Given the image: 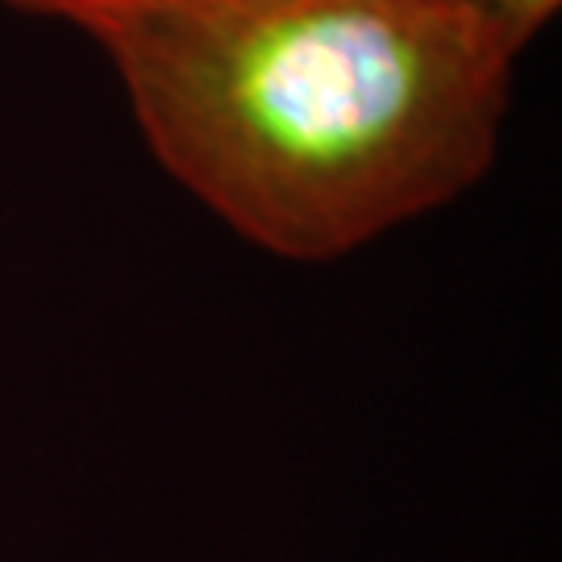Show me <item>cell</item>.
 Here are the masks:
<instances>
[{
	"instance_id": "1",
	"label": "cell",
	"mask_w": 562,
	"mask_h": 562,
	"mask_svg": "<svg viewBox=\"0 0 562 562\" xmlns=\"http://www.w3.org/2000/svg\"><path fill=\"white\" fill-rule=\"evenodd\" d=\"M159 167L276 259L329 262L492 171L525 38L471 0H97Z\"/></svg>"
},
{
	"instance_id": "2",
	"label": "cell",
	"mask_w": 562,
	"mask_h": 562,
	"mask_svg": "<svg viewBox=\"0 0 562 562\" xmlns=\"http://www.w3.org/2000/svg\"><path fill=\"white\" fill-rule=\"evenodd\" d=\"M471 4H483V9L501 13L504 21H513L521 30L525 38H538L562 9V0H471Z\"/></svg>"
},
{
	"instance_id": "3",
	"label": "cell",
	"mask_w": 562,
	"mask_h": 562,
	"mask_svg": "<svg viewBox=\"0 0 562 562\" xmlns=\"http://www.w3.org/2000/svg\"><path fill=\"white\" fill-rule=\"evenodd\" d=\"M0 4H9L13 13H34V18H59V21H71L80 9L88 4H97V0H0Z\"/></svg>"
}]
</instances>
